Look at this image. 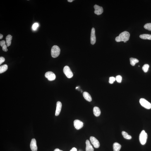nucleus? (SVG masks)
<instances>
[{
  "label": "nucleus",
  "mask_w": 151,
  "mask_h": 151,
  "mask_svg": "<svg viewBox=\"0 0 151 151\" xmlns=\"http://www.w3.org/2000/svg\"><path fill=\"white\" fill-rule=\"evenodd\" d=\"M130 34L127 31L123 32L120 34L118 36L116 37L115 40L116 42H127L130 38Z\"/></svg>",
  "instance_id": "f257e3e1"
},
{
  "label": "nucleus",
  "mask_w": 151,
  "mask_h": 151,
  "mask_svg": "<svg viewBox=\"0 0 151 151\" xmlns=\"http://www.w3.org/2000/svg\"><path fill=\"white\" fill-rule=\"evenodd\" d=\"M60 49L58 46L54 45L51 48V54L52 57L56 58L59 56L60 53Z\"/></svg>",
  "instance_id": "f03ea898"
},
{
  "label": "nucleus",
  "mask_w": 151,
  "mask_h": 151,
  "mask_svg": "<svg viewBox=\"0 0 151 151\" xmlns=\"http://www.w3.org/2000/svg\"><path fill=\"white\" fill-rule=\"evenodd\" d=\"M147 138V134L145 130H143L140 134L139 139L141 144L142 145H145L146 143Z\"/></svg>",
  "instance_id": "7ed1b4c3"
},
{
  "label": "nucleus",
  "mask_w": 151,
  "mask_h": 151,
  "mask_svg": "<svg viewBox=\"0 0 151 151\" xmlns=\"http://www.w3.org/2000/svg\"><path fill=\"white\" fill-rule=\"evenodd\" d=\"M139 102L141 105L145 108L147 109L151 108V104L145 99H140Z\"/></svg>",
  "instance_id": "20e7f679"
},
{
  "label": "nucleus",
  "mask_w": 151,
  "mask_h": 151,
  "mask_svg": "<svg viewBox=\"0 0 151 151\" xmlns=\"http://www.w3.org/2000/svg\"><path fill=\"white\" fill-rule=\"evenodd\" d=\"M63 72L65 75L69 78H71L73 76V74L69 67L66 66L63 69Z\"/></svg>",
  "instance_id": "39448f33"
},
{
  "label": "nucleus",
  "mask_w": 151,
  "mask_h": 151,
  "mask_svg": "<svg viewBox=\"0 0 151 151\" xmlns=\"http://www.w3.org/2000/svg\"><path fill=\"white\" fill-rule=\"evenodd\" d=\"M45 76L50 81H52L56 78V76L54 73L51 71L47 72L45 74Z\"/></svg>",
  "instance_id": "423d86ee"
},
{
  "label": "nucleus",
  "mask_w": 151,
  "mask_h": 151,
  "mask_svg": "<svg viewBox=\"0 0 151 151\" xmlns=\"http://www.w3.org/2000/svg\"><path fill=\"white\" fill-rule=\"evenodd\" d=\"M96 38L95 35V28H92L91 33L90 42L92 45H94L95 43Z\"/></svg>",
  "instance_id": "0eeeda50"
},
{
  "label": "nucleus",
  "mask_w": 151,
  "mask_h": 151,
  "mask_svg": "<svg viewBox=\"0 0 151 151\" xmlns=\"http://www.w3.org/2000/svg\"><path fill=\"white\" fill-rule=\"evenodd\" d=\"M90 140L91 143L94 145V146L95 148H98L100 146V143L96 138L95 137L91 136L90 138Z\"/></svg>",
  "instance_id": "6e6552de"
},
{
  "label": "nucleus",
  "mask_w": 151,
  "mask_h": 151,
  "mask_svg": "<svg viewBox=\"0 0 151 151\" xmlns=\"http://www.w3.org/2000/svg\"><path fill=\"white\" fill-rule=\"evenodd\" d=\"M95 9L94 13L97 15H100L103 12V9L102 6H100L97 5H95L94 6Z\"/></svg>",
  "instance_id": "1a4fd4ad"
},
{
  "label": "nucleus",
  "mask_w": 151,
  "mask_h": 151,
  "mask_svg": "<svg viewBox=\"0 0 151 151\" xmlns=\"http://www.w3.org/2000/svg\"><path fill=\"white\" fill-rule=\"evenodd\" d=\"M74 125L75 128L77 130L80 129L83 126V122L79 120H75L74 122Z\"/></svg>",
  "instance_id": "9d476101"
},
{
  "label": "nucleus",
  "mask_w": 151,
  "mask_h": 151,
  "mask_svg": "<svg viewBox=\"0 0 151 151\" xmlns=\"http://www.w3.org/2000/svg\"><path fill=\"white\" fill-rule=\"evenodd\" d=\"M31 150L32 151H37V147L36 141L35 138H32L30 144Z\"/></svg>",
  "instance_id": "9b49d317"
},
{
  "label": "nucleus",
  "mask_w": 151,
  "mask_h": 151,
  "mask_svg": "<svg viewBox=\"0 0 151 151\" xmlns=\"http://www.w3.org/2000/svg\"><path fill=\"white\" fill-rule=\"evenodd\" d=\"M62 107V104L61 103L60 101H58L57 103L56 109L55 113V115L58 116L59 115L60 113Z\"/></svg>",
  "instance_id": "f8f14e48"
},
{
  "label": "nucleus",
  "mask_w": 151,
  "mask_h": 151,
  "mask_svg": "<svg viewBox=\"0 0 151 151\" xmlns=\"http://www.w3.org/2000/svg\"><path fill=\"white\" fill-rule=\"evenodd\" d=\"M86 151H94V149L92 145H91L89 141L87 140L86 142Z\"/></svg>",
  "instance_id": "ddd939ff"
},
{
  "label": "nucleus",
  "mask_w": 151,
  "mask_h": 151,
  "mask_svg": "<svg viewBox=\"0 0 151 151\" xmlns=\"http://www.w3.org/2000/svg\"><path fill=\"white\" fill-rule=\"evenodd\" d=\"M83 96L87 101L91 102L92 101V98L90 94L88 93L85 92L83 93Z\"/></svg>",
  "instance_id": "4468645a"
},
{
  "label": "nucleus",
  "mask_w": 151,
  "mask_h": 151,
  "mask_svg": "<svg viewBox=\"0 0 151 151\" xmlns=\"http://www.w3.org/2000/svg\"><path fill=\"white\" fill-rule=\"evenodd\" d=\"M94 114L95 116L98 117L100 115L101 111L100 109L97 107H95L93 109Z\"/></svg>",
  "instance_id": "2eb2a0df"
},
{
  "label": "nucleus",
  "mask_w": 151,
  "mask_h": 151,
  "mask_svg": "<svg viewBox=\"0 0 151 151\" xmlns=\"http://www.w3.org/2000/svg\"><path fill=\"white\" fill-rule=\"evenodd\" d=\"M113 146L114 151H119L121 147V145L117 142H115L114 143Z\"/></svg>",
  "instance_id": "dca6fc26"
},
{
  "label": "nucleus",
  "mask_w": 151,
  "mask_h": 151,
  "mask_svg": "<svg viewBox=\"0 0 151 151\" xmlns=\"http://www.w3.org/2000/svg\"><path fill=\"white\" fill-rule=\"evenodd\" d=\"M13 37L11 35H8L6 37V43L7 47H9L11 45V41Z\"/></svg>",
  "instance_id": "f3484780"
},
{
  "label": "nucleus",
  "mask_w": 151,
  "mask_h": 151,
  "mask_svg": "<svg viewBox=\"0 0 151 151\" xmlns=\"http://www.w3.org/2000/svg\"><path fill=\"white\" fill-rule=\"evenodd\" d=\"M0 45L2 48L3 51H7L8 50L7 49V46L6 44V42L4 40H2L0 42Z\"/></svg>",
  "instance_id": "a211bd4d"
},
{
  "label": "nucleus",
  "mask_w": 151,
  "mask_h": 151,
  "mask_svg": "<svg viewBox=\"0 0 151 151\" xmlns=\"http://www.w3.org/2000/svg\"><path fill=\"white\" fill-rule=\"evenodd\" d=\"M140 38L144 39L151 40V35L148 34H144L139 36Z\"/></svg>",
  "instance_id": "6ab92c4d"
},
{
  "label": "nucleus",
  "mask_w": 151,
  "mask_h": 151,
  "mask_svg": "<svg viewBox=\"0 0 151 151\" xmlns=\"http://www.w3.org/2000/svg\"><path fill=\"white\" fill-rule=\"evenodd\" d=\"M8 69V66L6 64H4L0 66V73L5 72Z\"/></svg>",
  "instance_id": "aec40b11"
},
{
  "label": "nucleus",
  "mask_w": 151,
  "mask_h": 151,
  "mask_svg": "<svg viewBox=\"0 0 151 151\" xmlns=\"http://www.w3.org/2000/svg\"><path fill=\"white\" fill-rule=\"evenodd\" d=\"M130 64L133 66H134L136 63L139 62L138 60L137 59H135V58H130Z\"/></svg>",
  "instance_id": "412c9836"
},
{
  "label": "nucleus",
  "mask_w": 151,
  "mask_h": 151,
  "mask_svg": "<svg viewBox=\"0 0 151 151\" xmlns=\"http://www.w3.org/2000/svg\"><path fill=\"white\" fill-rule=\"evenodd\" d=\"M122 134L124 138L127 139H130L132 138V137L131 135H129L126 132L122 131Z\"/></svg>",
  "instance_id": "4be33fe9"
},
{
  "label": "nucleus",
  "mask_w": 151,
  "mask_h": 151,
  "mask_svg": "<svg viewBox=\"0 0 151 151\" xmlns=\"http://www.w3.org/2000/svg\"><path fill=\"white\" fill-rule=\"evenodd\" d=\"M149 65L148 64H146L144 65L142 68V70L145 73H147L148 71L149 68Z\"/></svg>",
  "instance_id": "5701e85b"
},
{
  "label": "nucleus",
  "mask_w": 151,
  "mask_h": 151,
  "mask_svg": "<svg viewBox=\"0 0 151 151\" xmlns=\"http://www.w3.org/2000/svg\"><path fill=\"white\" fill-rule=\"evenodd\" d=\"M144 27L145 29L151 31V23L146 24L144 26Z\"/></svg>",
  "instance_id": "b1692460"
},
{
  "label": "nucleus",
  "mask_w": 151,
  "mask_h": 151,
  "mask_svg": "<svg viewBox=\"0 0 151 151\" xmlns=\"http://www.w3.org/2000/svg\"><path fill=\"white\" fill-rule=\"evenodd\" d=\"M116 80L118 83H120L121 82L122 78L121 76L118 75L116 77Z\"/></svg>",
  "instance_id": "393cba45"
},
{
  "label": "nucleus",
  "mask_w": 151,
  "mask_h": 151,
  "mask_svg": "<svg viewBox=\"0 0 151 151\" xmlns=\"http://www.w3.org/2000/svg\"><path fill=\"white\" fill-rule=\"evenodd\" d=\"M116 80V78L114 77H110L109 81V83L111 84H113Z\"/></svg>",
  "instance_id": "a878e982"
},
{
  "label": "nucleus",
  "mask_w": 151,
  "mask_h": 151,
  "mask_svg": "<svg viewBox=\"0 0 151 151\" xmlns=\"http://www.w3.org/2000/svg\"><path fill=\"white\" fill-rule=\"evenodd\" d=\"M38 26L39 25L37 23H34L32 26V30L34 31H36L37 30Z\"/></svg>",
  "instance_id": "bb28decb"
},
{
  "label": "nucleus",
  "mask_w": 151,
  "mask_h": 151,
  "mask_svg": "<svg viewBox=\"0 0 151 151\" xmlns=\"http://www.w3.org/2000/svg\"><path fill=\"white\" fill-rule=\"evenodd\" d=\"M5 61V58L2 57H0V64H1L3 62H4Z\"/></svg>",
  "instance_id": "cd10ccee"
},
{
  "label": "nucleus",
  "mask_w": 151,
  "mask_h": 151,
  "mask_svg": "<svg viewBox=\"0 0 151 151\" xmlns=\"http://www.w3.org/2000/svg\"><path fill=\"white\" fill-rule=\"evenodd\" d=\"M77 149L75 147H73L70 151H77Z\"/></svg>",
  "instance_id": "c85d7f7f"
},
{
  "label": "nucleus",
  "mask_w": 151,
  "mask_h": 151,
  "mask_svg": "<svg viewBox=\"0 0 151 151\" xmlns=\"http://www.w3.org/2000/svg\"><path fill=\"white\" fill-rule=\"evenodd\" d=\"M54 151H63L62 150H60L59 149L57 148V149H55Z\"/></svg>",
  "instance_id": "c756f323"
},
{
  "label": "nucleus",
  "mask_w": 151,
  "mask_h": 151,
  "mask_svg": "<svg viewBox=\"0 0 151 151\" xmlns=\"http://www.w3.org/2000/svg\"><path fill=\"white\" fill-rule=\"evenodd\" d=\"M3 37V36L2 35V34H0V39H2Z\"/></svg>",
  "instance_id": "7c9ffc66"
},
{
  "label": "nucleus",
  "mask_w": 151,
  "mask_h": 151,
  "mask_svg": "<svg viewBox=\"0 0 151 151\" xmlns=\"http://www.w3.org/2000/svg\"><path fill=\"white\" fill-rule=\"evenodd\" d=\"M73 1V0H68V1L69 2H71Z\"/></svg>",
  "instance_id": "2f4dec72"
},
{
  "label": "nucleus",
  "mask_w": 151,
  "mask_h": 151,
  "mask_svg": "<svg viewBox=\"0 0 151 151\" xmlns=\"http://www.w3.org/2000/svg\"><path fill=\"white\" fill-rule=\"evenodd\" d=\"M78 87H76V89H78Z\"/></svg>",
  "instance_id": "473e14b6"
},
{
  "label": "nucleus",
  "mask_w": 151,
  "mask_h": 151,
  "mask_svg": "<svg viewBox=\"0 0 151 151\" xmlns=\"http://www.w3.org/2000/svg\"><path fill=\"white\" fill-rule=\"evenodd\" d=\"M124 43H126V41H124Z\"/></svg>",
  "instance_id": "72a5a7b5"
}]
</instances>
